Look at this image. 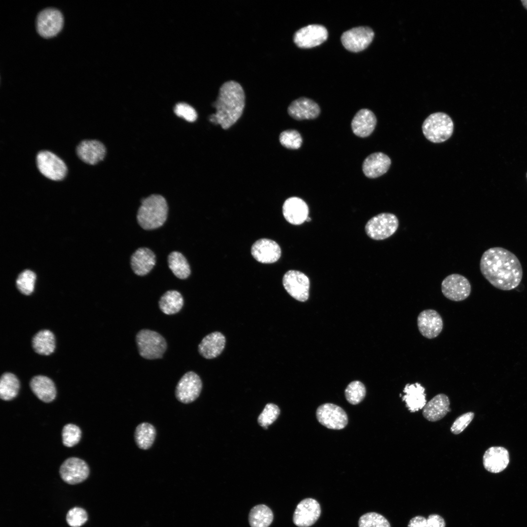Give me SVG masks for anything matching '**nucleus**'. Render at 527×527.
Masks as SVG:
<instances>
[{
  "mask_svg": "<svg viewBox=\"0 0 527 527\" xmlns=\"http://www.w3.org/2000/svg\"><path fill=\"white\" fill-rule=\"evenodd\" d=\"M484 277L494 287L502 290L516 288L523 278V268L517 256L501 247L486 250L480 262Z\"/></svg>",
  "mask_w": 527,
  "mask_h": 527,
  "instance_id": "f257e3e1",
  "label": "nucleus"
},
{
  "mask_svg": "<svg viewBox=\"0 0 527 527\" xmlns=\"http://www.w3.org/2000/svg\"><path fill=\"white\" fill-rule=\"evenodd\" d=\"M244 105L245 95L242 86L234 81H226L220 87L217 98L212 103L216 111L209 116V121L227 129L241 117Z\"/></svg>",
  "mask_w": 527,
  "mask_h": 527,
  "instance_id": "f03ea898",
  "label": "nucleus"
},
{
  "mask_svg": "<svg viewBox=\"0 0 527 527\" xmlns=\"http://www.w3.org/2000/svg\"><path fill=\"white\" fill-rule=\"evenodd\" d=\"M167 214L168 205L165 198L160 195L153 194L142 201L137 219L143 229L152 230L163 224Z\"/></svg>",
  "mask_w": 527,
  "mask_h": 527,
  "instance_id": "7ed1b4c3",
  "label": "nucleus"
},
{
  "mask_svg": "<svg viewBox=\"0 0 527 527\" xmlns=\"http://www.w3.org/2000/svg\"><path fill=\"white\" fill-rule=\"evenodd\" d=\"M453 127V121L448 115L443 112H436L426 119L422 125V130L428 141L434 143H440L451 136Z\"/></svg>",
  "mask_w": 527,
  "mask_h": 527,
  "instance_id": "20e7f679",
  "label": "nucleus"
},
{
  "mask_svg": "<svg viewBox=\"0 0 527 527\" xmlns=\"http://www.w3.org/2000/svg\"><path fill=\"white\" fill-rule=\"evenodd\" d=\"M136 342L140 355L147 360L162 358L167 348L164 337L150 329L140 330L136 336Z\"/></svg>",
  "mask_w": 527,
  "mask_h": 527,
  "instance_id": "39448f33",
  "label": "nucleus"
},
{
  "mask_svg": "<svg viewBox=\"0 0 527 527\" xmlns=\"http://www.w3.org/2000/svg\"><path fill=\"white\" fill-rule=\"evenodd\" d=\"M399 224V220L394 214L382 213L368 220L365 226V231L372 239L383 240L396 232Z\"/></svg>",
  "mask_w": 527,
  "mask_h": 527,
  "instance_id": "423d86ee",
  "label": "nucleus"
},
{
  "mask_svg": "<svg viewBox=\"0 0 527 527\" xmlns=\"http://www.w3.org/2000/svg\"><path fill=\"white\" fill-rule=\"evenodd\" d=\"M36 162L40 172L48 179L60 181L66 175L67 167L64 162L50 151H40L36 156Z\"/></svg>",
  "mask_w": 527,
  "mask_h": 527,
  "instance_id": "0eeeda50",
  "label": "nucleus"
},
{
  "mask_svg": "<svg viewBox=\"0 0 527 527\" xmlns=\"http://www.w3.org/2000/svg\"><path fill=\"white\" fill-rule=\"evenodd\" d=\"M203 384L199 376L193 371L185 373L178 382L175 391L176 398L181 403L187 404L199 396Z\"/></svg>",
  "mask_w": 527,
  "mask_h": 527,
  "instance_id": "6e6552de",
  "label": "nucleus"
},
{
  "mask_svg": "<svg viewBox=\"0 0 527 527\" xmlns=\"http://www.w3.org/2000/svg\"><path fill=\"white\" fill-rule=\"evenodd\" d=\"M441 290L443 294L448 299L459 302L468 298L471 293V287L466 277L454 273L446 276L443 280Z\"/></svg>",
  "mask_w": 527,
  "mask_h": 527,
  "instance_id": "1a4fd4ad",
  "label": "nucleus"
},
{
  "mask_svg": "<svg viewBox=\"0 0 527 527\" xmlns=\"http://www.w3.org/2000/svg\"><path fill=\"white\" fill-rule=\"evenodd\" d=\"M283 284L287 293L295 300L304 302L308 299L310 281L304 273L294 270L288 271L283 277Z\"/></svg>",
  "mask_w": 527,
  "mask_h": 527,
  "instance_id": "9d476101",
  "label": "nucleus"
},
{
  "mask_svg": "<svg viewBox=\"0 0 527 527\" xmlns=\"http://www.w3.org/2000/svg\"><path fill=\"white\" fill-rule=\"evenodd\" d=\"M316 413L318 422L329 429H342L348 423L347 415L345 410L333 404L326 403L320 405Z\"/></svg>",
  "mask_w": 527,
  "mask_h": 527,
  "instance_id": "9b49d317",
  "label": "nucleus"
},
{
  "mask_svg": "<svg viewBox=\"0 0 527 527\" xmlns=\"http://www.w3.org/2000/svg\"><path fill=\"white\" fill-rule=\"evenodd\" d=\"M374 36V33L371 28L367 26H360L344 32L341 40L346 49L352 52H358L368 46Z\"/></svg>",
  "mask_w": 527,
  "mask_h": 527,
  "instance_id": "f8f14e48",
  "label": "nucleus"
},
{
  "mask_svg": "<svg viewBox=\"0 0 527 527\" xmlns=\"http://www.w3.org/2000/svg\"><path fill=\"white\" fill-rule=\"evenodd\" d=\"M63 22L62 15L58 9L47 8L41 10L37 16V30L43 37H52L61 31Z\"/></svg>",
  "mask_w": 527,
  "mask_h": 527,
  "instance_id": "ddd939ff",
  "label": "nucleus"
},
{
  "mask_svg": "<svg viewBox=\"0 0 527 527\" xmlns=\"http://www.w3.org/2000/svg\"><path fill=\"white\" fill-rule=\"evenodd\" d=\"M326 28L319 24H311L297 30L293 36V41L301 48H310L317 46L327 39Z\"/></svg>",
  "mask_w": 527,
  "mask_h": 527,
  "instance_id": "4468645a",
  "label": "nucleus"
},
{
  "mask_svg": "<svg viewBox=\"0 0 527 527\" xmlns=\"http://www.w3.org/2000/svg\"><path fill=\"white\" fill-rule=\"evenodd\" d=\"M321 513V507L318 501L312 498H305L297 506L293 522L299 527H309L315 523Z\"/></svg>",
  "mask_w": 527,
  "mask_h": 527,
  "instance_id": "2eb2a0df",
  "label": "nucleus"
},
{
  "mask_svg": "<svg viewBox=\"0 0 527 527\" xmlns=\"http://www.w3.org/2000/svg\"><path fill=\"white\" fill-rule=\"evenodd\" d=\"M89 474V469L86 463L77 457L67 459L60 468L61 479L71 485L81 483L88 477Z\"/></svg>",
  "mask_w": 527,
  "mask_h": 527,
  "instance_id": "dca6fc26",
  "label": "nucleus"
},
{
  "mask_svg": "<svg viewBox=\"0 0 527 527\" xmlns=\"http://www.w3.org/2000/svg\"><path fill=\"white\" fill-rule=\"evenodd\" d=\"M417 326L424 337L431 339L437 337L442 332L443 321L437 311L427 309L421 311L418 316Z\"/></svg>",
  "mask_w": 527,
  "mask_h": 527,
  "instance_id": "f3484780",
  "label": "nucleus"
},
{
  "mask_svg": "<svg viewBox=\"0 0 527 527\" xmlns=\"http://www.w3.org/2000/svg\"><path fill=\"white\" fill-rule=\"evenodd\" d=\"M252 256L263 264H271L277 261L281 255V249L275 241L268 239H261L252 245L251 248Z\"/></svg>",
  "mask_w": 527,
  "mask_h": 527,
  "instance_id": "a211bd4d",
  "label": "nucleus"
},
{
  "mask_svg": "<svg viewBox=\"0 0 527 527\" xmlns=\"http://www.w3.org/2000/svg\"><path fill=\"white\" fill-rule=\"evenodd\" d=\"M283 214L285 219L293 225H300L308 217L309 208L302 199L292 197L288 198L283 205Z\"/></svg>",
  "mask_w": 527,
  "mask_h": 527,
  "instance_id": "6ab92c4d",
  "label": "nucleus"
},
{
  "mask_svg": "<svg viewBox=\"0 0 527 527\" xmlns=\"http://www.w3.org/2000/svg\"><path fill=\"white\" fill-rule=\"evenodd\" d=\"M79 158L86 163L94 165L102 160L106 154L104 144L97 140H84L76 148Z\"/></svg>",
  "mask_w": 527,
  "mask_h": 527,
  "instance_id": "aec40b11",
  "label": "nucleus"
},
{
  "mask_svg": "<svg viewBox=\"0 0 527 527\" xmlns=\"http://www.w3.org/2000/svg\"><path fill=\"white\" fill-rule=\"evenodd\" d=\"M483 465L488 471L497 473L503 471L509 462L508 451L502 446H492L485 452L483 458Z\"/></svg>",
  "mask_w": 527,
  "mask_h": 527,
  "instance_id": "412c9836",
  "label": "nucleus"
},
{
  "mask_svg": "<svg viewBox=\"0 0 527 527\" xmlns=\"http://www.w3.org/2000/svg\"><path fill=\"white\" fill-rule=\"evenodd\" d=\"M287 111L296 120H311L319 115L320 108L313 100L302 97L293 101L289 105Z\"/></svg>",
  "mask_w": 527,
  "mask_h": 527,
  "instance_id": "4be33fe9",
  "label": "nucleus"
},
{
  "mask_svg": "<svg viewBox=\"0 0 527 527\" xmlns=\"http://www.w3.org/2000/svg\"><path fill=\"white\" fill-rule=\"evenodd\" d=\"M391 160L382 152L373 153L364 160L362 169L365 176L369 178H376L385 174L391 165Z\"/></svg>",
  "mask_w": 527,
  "mask_h": 527,
  "instance_id": "5701e85b",
  "label": "nucleus"
},
{
  "mask_svg": "<svg viewBox=\"0 0 527 527\" xmlns=\"http://www.w3.org/2000/svg\"><path fill=\"white\" fill-rule=\"evenodd\" d=\"M450 401L447 395L440 393L435 395L423 408V415L428 421L442 419L450 411Z\"/></svg>",
  "mask_w": 527,
  "mask_h": 527,
  "instance_id": "b1692460",
  "label": "nucleus"
},
{
  "mask_svg": "<svg viewBox=\"0 0 527 527\" xmlns=\"http://www.w3.org/2000/svg\"><path fill=\"white\" fill-rule=\"evenodd\" d=\"M225 338L221 332L215 331L206 335L198 345V351L207 359L220 355L224 348Z\"/></svg>",
  "mask_w": 527,
  "mask_h": 527,
  "instance_id": "393cba45",
  "label": "nucleus"
},
{
  "mask_svg": "<svg viewBox=\"0 0 527 527\" xmlns=\"http://www.w3.org/2000/svg\"><path fill=\"white\" fill-rule=\"evenodd\" d=\"M377 119L373 112L368 109H362L356 113L352 120V130L359 137H366L374 131Z\"/></svg>",
  "mask_w": 527,
  "mask_h": 527,
  "instance_id": "a878e982",
  "label": "nucleus"
},
{
  "mask_svg": "<svg viewBox=\"0 0 527 527\" xmlns=\"http://www.w3.org/2000/svg\"><path fill=\"white\" fill-rule=\"evenodd\" d=\"M155 263V254L146 247L138 248L131 257V268L133 272L139 276L147 274L152 269Z\"/></svg>",
  "mask_w": 527,
  "mask_h": 527,
  "instance_id": "bb28decb",
  "label": "nucleus"
},
{
  "mask_svg": "<svg viewBox=\"0 0 527 527\" xmlns=\"http://www.w3.org/2000/svg\"><path fill=\"white\" fill-rule=\"evenodd\" d=\"M405 395L402 401L410 412H415L424 408L426 404L425 388L420 383L406 384L403 390Z\"/></svg>",
  "mask_w": 527,
  "mask_h": 527,
  "instance_id": "cd10ccee",
  "label": "nucleus"
},
{
  "mask_svg": "<svg viewBox=\"0 0 527 527\" xmlns=\"http://www.w3.org/2000/svg\"><path fill=\"white\" fill-rule=\"evenodd\" d=\"M30 386L34 394L44 402H51L56 396L55 384L46 376L38 375L34 377L30 382Z\"/></svg>",
  "mask_w": 527,
  "mask_h": 527,
  "instance_id": "c85d7f7f",
  "label": "nucleus"
},
{
  "mask_svg": "<svg viewBox=\"0 0 527 527\" xmlns=\"http://www.w3.org/2000/svg\"><path fill=\"white\" fill-rule=\"evenodd\" d=\"M183 298L177 290H170L165 292L159 301L160 310L165 314L173 315L178 313L183 305Z\"/></svg>",
  "mask_w": 527,
  "mask_h": 527,
  "instance_id": "c756f323",
  "label": "nucleus"
},
{
  "mask_svg": "<svg viewBox=\"0 0 527 527\" xmlns=\"http://www.w3.org/2000/svg\"><path fill=\"white\" fill-rule=\"evenodd\" d=\"M156 436V430L152 424L143 422L139 424L134 432V440L137 446L147 450L153 445Z\"/></svg>",
  "mask_w": 527,
  "mask_h": 527,
  "instance_id": "7c9ffc66",
  "label": "nucleus"
},
{
  "mask_svg": "<svg viewBox=\"0 0 527 527\" xmlns=\"http://www.w3.org/2000/svg\"><path fill=\"white\" fill-rule=\"evenodd\" d=\"M32 346L35 351L39 354H51L55 348V339L53 333L48 330L40 331L33 338Z\"/></svg>",
  "mask_w": 527,
  "mask_h": 527,
  "instance_id": "2f4dec72",
  "label": "nucleus"
},
{
  "mask_svg": "<svg viewBox=\"0 0 527 527\" xmlns=\"http://www.w3.org/2000/svg\"><path fill=\"white\" fill-rule=\"evenodd\" d=\"M273 520L272 510L265 505L255 506L249 513L248 521L251 527H268Z\"/></svg>",
  "mask_w": 527,
  "mask_h": 527,
  "instance_id": "473e14b6",
  "label": "nucleus"
},
{
  "mask_svg": "<svg viewBox=\"0 0 527 527\" xmlns=\"http://www.w3.org/2000/svg\"><path fill=\"white\" fill-rule=\"evenodd\" d=\"M20 382L17 377L11 373L3 374L0 381V397L4 401H10L18 395Z\"/></svg>",
  "mask_w": 527,
  "mask_h": 527,
  "instance_id": "72a5a7b5",
  "label": "nucleus"
},
{
  "mask_svg": "<svg viewBox=\"0 0 527 527\" xmlns=\"http://www.w3.org/2000/svg\"><path fill=\"white\" fill-rule=\"evenodd\" d=\"M168 264L173 273L180 279H185L190 275L189 264L185 257L180 252L173 251L168 257Z\"/></svg>",
  "mask_w": 527,
  "mask_h": 527,
  "instance_id": "f704fd0d",
  "label": "nucleus"
},
{
  "mask_svg": "<svg viewBox=\"0 0 527 527\" xmlns=\"http://www.w3.org/2000/svg\"><path fill=\"white\" fill-rule=\"evenodd\" d=\"M365 394V385L359 381H354L349 383L345 391L346 400L352 405H357L361 402Z\"/></svg>",
  "mask_w": 527,
  "mask_h": 527,
  "instance_id": "c9c22d12",
  "label": "nucleus"
},
{
  "mask_svg": "<svg viewBox=\"0 0 527 527\" xmlns=\"http://www.w3.org/2000/svg\"><path fill=\"white\" fill-rule=\"evenodd\" d=\"M359 527H391L388 521L378 513L368 512L362 515L358 521Z\"/></svg>",
  "mask_w": 527,
  "mask_h": 527,
  "instance_id": "e433bc0d",
  "label": "nucleus"
},
{
  "mask_svg": "<svg viewBox=\"0 0 527 527\" xmlns=\"http://www.w3.org/2000/svg\"><path fill=\"white\" fill-rule=\"evenodd\" d=\"M35 280V274L31 270H25L19 275L16 281L17 287L21 293L29 295L34 290Z\"/></svg>",
  "mask_w": 527,
  "mask_h": 527,
  "instance_id": "4c0bfd02",
  "label": "nucleus"
},
{
  "mask_svg": "<svg viewBox=\"0 0 527 527\" xmlns=\"http://www.w3.org/2000/svg\"><path fill=\"white\" fill-rule=\"evenodd\" d=\"M279 140L283 146L291 149L299 148L303 141L299 132L293 129H288L282 132L280 135Z\"/></svg>",
  "mask_w": 527,
  "mask_h": 527,
  "instance_id": "58836bf2",
  "label": "nucleus"
},
{
  "mask_svg": "<svg viewBox=\"0 0 527 527\" xmlns=\"http://www.w3.org/2000/svg\"><path fill=\"white\" fill-rule=\"evenodd\" d=\"M81 432L77 426L68 424L64 426L62 431L63 444L67 447H72L77 444L81 438Z\"/></svg>",
  "mask_w": 527,
  "mask_h": 527,
  "instance_id": "ea45409f",
  "label": "nucleus"
},
{
  "mask_svg": "<svg viewBox=\"0 0 527 527\" xmlns=\"http://www.w3.org/2000/svg\"><path fill=\"white\" fill-rule=\"evenodd\" d=\"M280 413V409L277 405L272 403L267 404L258 417V423L266 429L268 426L276 420Z\"/></svg>",
  "mask_w": 527,
  "mask_h": 527,
  "instance_id": "a19ab883",
  "label": "nucleus"
},
{
  "mask_svg": "<svg viewBox=\"0 0 527 527\" xmlns=\"http://www.w3.org/2000/svg\"><path fill=\"white\" fill-rule=\"evenodd\" d=\"M88 516L86 511L79 507H75L70 509L66 515V521L71 527H80L87 520Z\"/></svg>",
  "mask_w": 527,
  "mask_h": 527,
  "instance_id": "79ce46f5",
  "label": "nucleus"
},
{
  "mask_svg": "<svg viewBox=\"0 0 527 527\" xmlns=\"http://www.w3.org/2000/svg\"><path fill=\"white\" fill-rule=\"evenodd\" d=\"M474 414L468 412L457 417L450 427L452 433L457 435L462 432L473 420Z\"/></svg>",
  "mask_w": 527,
  "mask_h": 527,
  "instance_id": "37998d69",
  "label": "nucleus"
},
{
  "mask_svg": "<svg viewBox=\"0 0 527 527\" xmlns=\"http://www.w3.org/2000/svg\"><path fill=\"white\" fill-rule=\"evenodd\" d=\"M175 114L190 122L195 121L197 118V113L195 109L191 105L184 102L177 104L174 108Z\"/></svg>",
  "mask_w": 527,
  "mask_h": 527,
  "instance_id": "c03bdc74",
  "label": "nucleus"
},
{
  "mask_svg": "<svg viewBox=\"0 0 527 527\" xmlns=\"http://www.w3.org/2000/svg\"><path fill=\"white\" fill-rule=\"evenodd\" d=\"M427 527H446V522L441 516L431 514L427 518Z\"/></svg>",
  "mask_w": 527,
  "mask_h": 527,
  "instance_id": "a18cd8bd",
  "label": "nucleus"
},
{
  "mask_svg": "<svg viewBox=\"0 0 527 527\" xmlns=\"http://www.w3.org/2000/svg\"><path fill=\"white\" fill-rule=\"evenodd\" d=\"M407 527H427V519L420 515L415 516L410 520Z\"/></svg>",
  "mask_w": 527,
  "mask_h": 527,
  "instance_id": "49530a36",
  "label": "nucleus"
},
{
  "mask_svg": "<svg viewBox=\"0 0 527 527\" xmlns=\"http://www.w3.org/2000/svg\"><path fill=\"white\" fill-rule=\"evenodd\" d=\"M524 6L527 9V0L521 1Z\"/></svg>",
  "mask_w": 527,
  "mask_h": 527,
  "instance_id": "de8ad7c7",
  "label": "nucleus"
},
{
  "mask_svg": "<svg viewBox=\"0 0 527 527\" xmlns=\"http://www.w3.org/2000/svg\"><path fill=\"white\" fill-rule=\"evenodd\" d=\"M311 220V218L310 217H308L306 219V221L310 222Z\"/></svg>",
  "mask_w": 527,
  "mask_h": 527,
  "instance_id": "09e8293b",
  "label": "nucleus"
},
{
  "mask_svg": "<svg viewBox=\"0 0 527 527\" xmlns=\"http://www.w3.org/2000/svg\"></svg>",
  "mask_w": 527,
  "mask_h": 527,
  "instance_id": "8fccbe9b",
  "label": "nucleus"
}]
</instances>
